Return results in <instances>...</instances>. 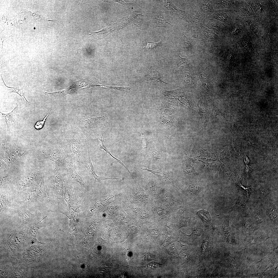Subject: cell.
Returning a JSON list of instances; mask_svg holds the SVG:
<instances>
[{"label": "cell", "mask_w": 278, "mask_h": 278, "mask_svg": "<svg viewBox=\"0 0 278 278\" xmlns=\"http://www.w3.org/2000/svg\"><path fill=\"white\" fill-rule=\"evenodd\" d=\"M64 134L69 148V156L73 163L77 164L83 163L86 157L81 145L82 134L72 129L66 131Z\"/></svg>", "instance_id": "obj_1"}, {"label": "cell", "mask_w": 278, "mask_h": 278, "mask_svg": "<svg viewBox=\"0 0 278 278\" xmlns=\"http://www.w3.org/2000/svg\"><path fill=\"white\" fill-rule=\"evenodd\" d=\"M37 177L36 171L32 172L26 176L21 181L16 191L17 194L27 190L36 181Z\"/></svg>", "instance_id": "obj_4"}, {"label": "cell", "mask_w": 278, "mask_h": 278, "mask_svg": "<svg viewBox=\"0 0 278 278\" xmlns=\"http://www.w3.org/2000/svg\"><path fill=\"white\" fill-rule=\"evenodd\" d=\"M2 145V157L7 162H13L21 155L19 149L15 144L7 143Z\"/></svg>", "instance_id": "obj_3"}, {"label": "cell", "mask_w": 278, "mask_h": 278, "mask_svg": "<svg viewBox=\"0 0 278 278\" xmlns=\"http://www.w3.org/2000/svg\"><path fill=\"white\" fill-rule=\"evenodd\" d=\"M197 214L203 223L208 228L213 229L210 215L208 212L205 210H202L198 211Z\"/></svg>", "instance_id": "obj_9"}, {"label": "cell", "mask_w": 278, "mask_h": 278, "mask_svg": "<svg viewBox=\"0 0 278 278\" xmlns=\"http://www.w3.org/2000/svg\"><path fill=\"white\" fill-rule=\"evenodd\" d=\"M7 191H3L0 193V214L3 213L8 208L11 203L8 200Z\"/></svg>", "instance_id": "obj_11"}, {"label": "cell", "mask_w": 278, "mask_h": 278, "mask_svg": "<svg viewBox=\"0 0 278 278\" xmlns=\"http://www.w3.org/2000/svg\"><path fill=\"white\" fill-rule=\"evenodd\" d=\"M49 113L42 120L39 121H37L34 125V128L37 130L41 129L43 127L46 119L47 116L49 115Z\"/></svg>", "instance_id": "obj_19"}, {"label": "cell", "mask_w": 278, "mask_h": 278, "mask_svg": "<svg viewBox=\"0 0 278 278\" xmlns=\"http://www.w3.org/2000/svg\"><path fill=\"white\" fill-rule=\"evenodd\" d=\"M180 38L183 43L184 47L187 49L191 44L192 40L183 33L180 36Z\"/></svg>", "instance_id": "obj_17"}, {"label": "cell", "mask_w": 278, "mask_h": 278, "mask_svg": "<svg viewBox=\"0 0 278 278\" xmlns=\"http://www.w3.org/2000/svg\"><path fill=\"white\" fill-rule=\"evenodd\" d=\"M177 67L179 70H183L188 66V61L187 59L181 57L179 54L177 57Z\"/></svg>", "instance_id": "obj_16"}, {"label": "cell", "mask_w": 278, "mask_h": 278, "mask_svg": "<svg viewBox=\"0 0 278 278\" xmlns=\"http://www.w3.org/2000/svg\"><path fill=\"white\" fill-rule=\"evenodd\" d=\"M189 188L190 191L194 194H196L200 189V188L198 186L194 185L190 186Z\"/></svg>", "instance_id": "obj_21"}, {"label": "cell", "mask_w": 278, "mask_h": 278, "mask_svg": "<svg viewBox=\"0 0 278 278\" xmlns=\"http://www.w3.org/2000/svg\"><path fill=\"white\" fill-rule=\"evenodd\" d=\"M18 215L22 219L23 221L32 218L34 216L35 214L30 209L26 208H21L17 211Z\"/></svg>", "instance_id": "obj_12"}, {"label": "cell", "mask_w": 278, "mask_h": 278, "mask_svg": "<svg viewBox=\"0 0 278 278\" xmlns=\"http://www.w3.org/2000/svg\"><path fill=\"white\" fill-rule=\"evenodd\" d=\"M1 84L4 89L8 93L14 92L17 94L20 97L21 101L25 104L29 105V103L25 96V88L23 85L21 89L14 87H11L7 86L5 84L1 76Z\"/></svg>", "instance_id": "obj_6"}, {"label": "cell", "mask_w": 278, "mask_h": 278, "mask_svg": "<svg viewBox=\"0 0 278 278\" xmlns=\"http://www.w3.org/2000/svg\"><path fill=\"white\" fill-rule=\"evenodd\" d=\"M18 110V106H17L12 111L8 113L4 114L0 112L1 116L5 119L7 127V131H9L11 124L14 121V116Z\"/></svg>", "instance_id": "obj_10"}, {"label": "cell", "mask_w": 278, "mask_h": 278, "mask_svg": "<svg viewBox=\"0 0 278 278\" xmlns=\"http://www.w3.org/2000/svg\"><path fill=\"white\" fill-rule=\"evenodd\" d=\"M154 256L149 253H146L144 256V259L146 260H153L154 259Z\"/></svg>", "instance_id": "obj_22"}, {"label": "cell", "mask_w": 278, "mask_h": 278, "mask_svg": "<svg viewBox=\"0 0 278 278\" xmlns=\"http://www.w3.org/2000/svg\"><path fill=\"white\" fill-rule=\"evenodd\" d=\"M222 230L226 237H228L231 233V230L229 224V218L226 217L224 220L222 225Z\"/></svg>", "instance_id": "obj_15"}, {"label": "cell", "mask_w": 278, "mask_h": 278, "mask_svg": "<svg viewBox=\"0 0 278 278\" xmlns=\"http://www.w3.org/2000/svg\"><path fill=\"white\" fill-rule=\"evenodd\" d=\"M198 70L199 77L202 83V86L207 90L211 88V84L208 76L203 71Z\"/></svg>", "instance_id": "obj_13"}, {"label": "cell", "mask_w": 278, "mask_h": 278, "mask_svg": "<svg viewBox=\"0 0 278 278\" xmlns=\"http://www.w3.org/2000/svg\"><path fill=\"white\" fill-rule=\"evenodd\" d=\"M147 75L148 79L151 80H155L167 84L160 78L158 72L155 69L148 71Z\"/></svg>", "instance_id": "obj_14"}, {"label": "cell", "mask_w": 278, "mask_h": 278, "mask_svg": "<svg viewBox=\"0 0 278 278\" xmlns=\"http://www.w3.org/2000/svg\"><path fill=\"white\" fill-rule=\"evenodd\" d=\"M153 26L154 28L164 27L170 28L173 25L169 22L161 14L156 15L154 18Z\"/></svg>", "instance_id": "obj_8"}, {"label": "cell", "mask_w": 278, "mask_h": 278, "mask_svg": "<svg viewBox=\"0 0 278 278\" xmlns=\"http://www.w3.org/2000/svg\"><path fill=\"white\" fill-rule=\"evenodd\" d=\"M44 176L43 174L40 184L34 190L31 191L29 193L28 197L25 200L22 201L24 202L27 201L37 200L41 198H44L46 196V192L44 181ZM21 201V202H22Z\"/></svg>", "instance_id": "obj_5"}, {"label": "cell", "mask_w": 278, "mask_h": 278, "mask_svg": "<svg viewBox=\"0 0 278 278\" xmlns=\"http://www.w3.org/2000/svg\"><path fill=\"white\" fill-rule=\"evenodd\" d=\"M148 266L150 268L154 269L159 267L160 265L157 263L152 262L149 263L148 264Z\"/></svg>", "instance_id": "obj_23"}, {"label": "cell", "mask_w": 278, "mask_h": 278, "mask_svg": "<svg viewBox=\"0 0 278 278\" xmlns=\"http://www.w3.org/2000/svg\"><path fill=\"white\" fill-rule=\"evenodd\" d=\"M161 41L158 42L151 41L148 42L147 45L144 48H140L147 50H153L156 48L161 44Z\"/></svg>", "instance_id": "obj_18"}, {"label": "cell", "mask_w": 278, "mask_h": 278, "mask_svg": "<svg viewBox=\"0 0 278 278\" xmlns=\"http://www.w3.org/2000/svg\"><path fill=\"white\" fill-rule=\"evenodd\" d=\"M34 154L35 158L37 159H49L64 170L65 163L69 156L67 151L60 146L38 150Z\"/></svg>", "instance_id": "obj_2"}, {"label": "cell", "mask_w": 278, "mask_h": 278, "mask_svg": "<svg viewBox=\"0 0 278 278\" xmlns=\"http://www.w3.org/2000/svg\"><path fill=\"white\" fill-rule=\"evenodd\" d=\"M185 82L187 84H192L193 82L192 76L188 73H186L184 75Z\"/></svg>", "instance_id": "obj_20"}, {"label": "cell", "mask_w": 278, "mask_h": 278, "mask_svg": "<svg viewBox=\"0 0 278 278\" xmlns=\"http://www.w3.org/2000/svg\"><path fill=\"white\" fill-rule=\"evenodd\" d=\"M88 149V155L84 159L83 163L87 170L93 176L95 179L99 180L106 179H113L112 178H106L98 176L96 174L90 158V153L88 145L86 144Z\"/></svg>", "instance_id": "obj_7"}]
</instances>
